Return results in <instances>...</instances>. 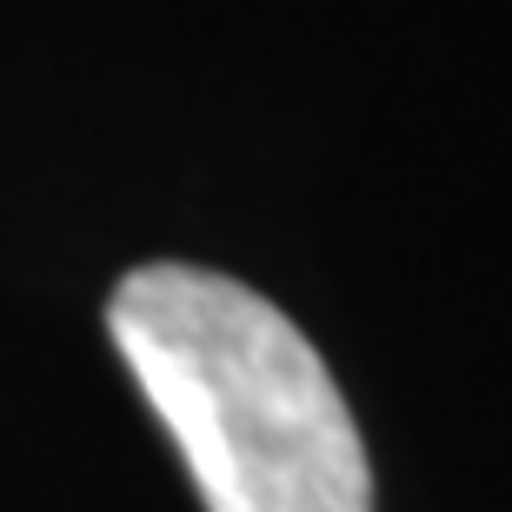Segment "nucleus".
<instances>
[{
	"label": "nucleus",
	"instance_id": "1",
	"mask_svg": "<svg viewBox=\"0 0 512 512\" xmlns=\"http://www.w3.org/2000/svg\"><path fill=\"white\" fill-rule=\"evenodd\" d=\"M107 326L207 512H373V466L340 386L253 286L173 260L133 266Z\"/></svg>",
	"mask_w": 512,
	"mask_h": 512
}]
</instances>
